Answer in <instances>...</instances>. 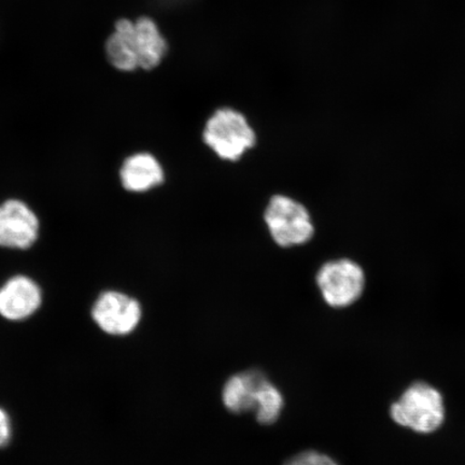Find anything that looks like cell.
<instances>
[{"label":"cell","mask_w":465,"mask_h":465,"mask_svg":"<svg viewBox=\"0 0 465 465\" xmlns=\"http://www.w3.org/2000/svg\"><path fill=\"white\" fill-rule=\"evenodd\" d=\"M317 286L330 307L342 310L362 298L366 286L363 267L351 259L325 262L316 276Z\"/></svg>","instance_id":"277c9868"},{"label":"cell","mask_w":465,"mask_h":465,"mask_svg":"<svg viewBox=\"0 0 465 465\" xmlns=\"http://www.w3.org/2000/svg\"><path fill=\"white\" fill-rule=\"evenodd\" d=\"M264 221L279 247L303 246L315 235V225L308 209L287 195L272 197L265 208Z\"/></svg>","instance_id":"3957f363"},{"label":"cell","mask_w":465,"mask_h":465,"mask_svg":"<svg viewBox=\"0 0 465 465\" xmlns=\"http://www.w3.org/2000/svg\"><path fill=\"white\" fill-rule=\"evenodd\" d=\"M203 141L221 160L237 162L257 143V134L245 115L223 107L209 116Z\"/></svg>","instance_id":"7a4b0ae2"},{"label":"cell","mask_w":465,"mask_h":465,"mask_svg":"<svg viewBox=\"0 0 465 465\" xmlns=\"http://www.w3.org/2000/svg\"><path fill=\"white\" fill-rule=\"evenodd\" d=\"M284 401L279 389L261 371L255 370L252 411L260 424L271 426L281 417Z\"/></svg>","instance_id":"8fae6325"},{"label":"cell","mask_w":465,"mask_h":465,"mask_svg":"<svg viewBox=\"0 0 465 465\" xmlns=\"http://www.w3.org/2000/svg\"><path fill=\"white\" fill-rule=\"evenodd\" d=\"M121 183L126 191L143 193L165 182V172L153 154L139 153L129 156L121 166Z\"/></svg>","instance_id":"ba28073f"},{"label":"cell","mask_w":465,"mask_h":465,"mask_svg":"<svg viewBox=\"0 0 465 465\" xmlns=\"http://www.w3.org/2000/svg\"><path fill=\"white\" fill-rule=\"evenodd\" d=\"M255 370L232 375L225 382L223 401L225 409L232 414L252 411V391Z\"/></svg>","instance_id":"7c38bea8"},{"label":"cell","mask_w":465,"mask_h":465,"mask_svg":"<svg viewBox=\"0 0 465 465\" xmlns=\"http://www.w3.org/2000/svg\"><path fill=\"white\" fill-rule=\"evenodd\" d=\"M42 303V290L29 277L15 276L0 288V316L10 322L33 316Z\"/></svg>","instance_id":"52a82bcc"},{"label":"cell","mask_w":465,"mask_h":465,"mask_svg":"<svg viewBox=\"0 0 465 465\" xmlns=\"http://www.w3.org/2000/svg\"><path fill=\"white\" fill-rule=\"evenodd\" d=\"M106 52L109 62L119 71L133 72L139 68L133 22L120 20L116 23L106 44Z\"/></svg>","instance_id":"30bf717a"},{"label":"cell","mask_w":465,"mask_h":465,"mask_svg":"<svg viewBox=\"0 0 465 465\" xmlns=\"http://www.w3.org/2000/svg\"><path fill=\"white\" fill-rule=\"evenodd\" d=\"M38 235L39 220L25 202L9 200L0 205V247L25 250Z\"/></svg>","instance_id":"8992f818"},{"label":"cell","mask_w":465,"mask_h":465,"mask_svg":"<svg viewBox=\"0 0 465 465\" xmlns=\"http://www.w3.org/2000/svg\"><path fill=\"white\" fill-rule=\"evenodd\" d=\"M11 438L10 418L3 409H0V447L9 443Z\"/></svg>","instance_id":"5bb4252c"},{"label":"cell","mask_w":465,"mask_h":465,"mask_svg":"<svg viewBox=\"0 0 465 465\" xmlns=\"http://www.w3.org/2000/svg\"><path fill=\"white\" fill-rule=\"evenodd\" d=\"M138 67L149 71L159 65L167 52L165 39L149 17L134 23Z\"/></svg>","instance_id":"9c48e42d"},{"label":"cell","mask_w":465,"mask_h":465,"mask_svg":"<svg viewBox=\"0 0 465 465\" xmlns=\"http://www.w3.org/2000/svg\"><path fill=\"white\" fill-rule=\"evenodd\" d=\"M143 310L136 299L118 291H106L98 296L92 308V318L104 333L125 336L141 322Z\"/></svg>","instance_id":"5b68a950"},{"label":"cell","mask_w":465,"mask_h":465,"mask_svg":"<svg viewBox=\"0 0 465 465\" xmlns=\"http://www.w3.org/2000/svg\"><path fill=\"white\" fill-rule=\"evenodd\" d=\"M389 414L399 427L417 434H432L446 420L443 394L428 382H412L391 404Z\"/></svg>","instance_id":"6da1fadb"},{"label":"cell","mask_w":465,"mask_h":465,"mask_svg":"<svg viewBox=\"0 0 465 465\" xmlns=\"http://www.w3.org/2000/svg\"><path fill=\"white\" fill-rule=\"evenodd\" d=\"M283 465H340L333 458L317 450H305L290 458Z\"/></svg>","instance_id":"4fadbf2b"}]
</instances>
